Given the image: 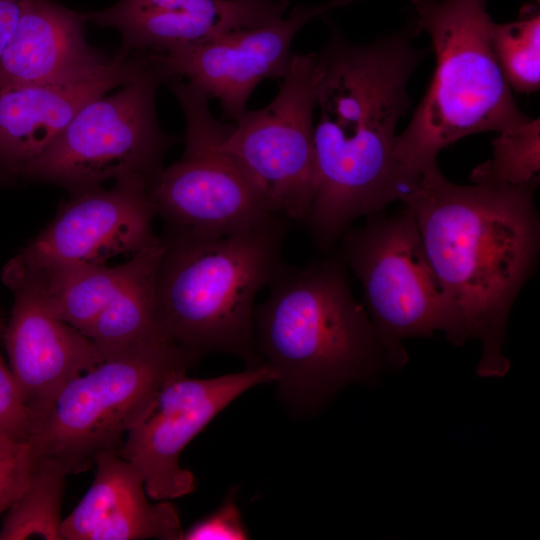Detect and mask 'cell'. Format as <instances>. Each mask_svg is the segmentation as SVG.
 Wrapping results in <instances>:
<instances>
[{"mask_svg":"<svg viewBox=\"0 0 540 540\" xmlns=\"http://www.w3.org/2000/svg\"><path fill=\"white\" fill-rule=\"evenodd\" d=\"M431 40L435 70L395 153L409 171L438 167V153L463 137L501 132L531 119L514 101L494 57L487 0H410Z\"/></svg>","mask_w":540,"mask_h":540,"instance_id":"obj_5","label":"cell"},{"mask_svg":"<svg viewBox=\"0 0 540 540\" xmlns=\"http://www.w3.org/2000/svg\"><path fill=\"white\" fill-rule=\"evenodd\" d=\"M492 156L473 169V184L535 188L540 173L539 118L498 132L492 142Z\"/></svg>","mask_w":540,"mask_h":540,"instance_id":"obj_23","label":"cell"},{"mask_svg":"<svg viewBox=\"0 0 540 540\" xmlns=\"http://www.w3.org/2000/svg\"><path fill=\"white\" fill-rule=\"evenodd\" d=\"M288 0H119L82 13L85 22L117 30L119 53H164L199 45L234 30L281 19Z\"/></svg>","mask_w":540,"mask_h":540,"instance_id":"obj_14","label":"cell"},{"mask_svg":"<svg viewBox=\"0 0 540 540\" xmlns=\"http://www.w3.org/2000/svg\"><path fill=\"white\" fill-rule=\"evenodd\" d=\"M25 0H0V59L15 31Z\"/></svg>","mask_w":540,"mask_h":540,"instance_id":"obj_27","label":"cell"},{"mask_svg":"<svg viewBox=\"0 0 540 540\" xmlns=\"http://www.w3.org/2000/svg\"><path fill=\"white\" fill-rule=\"evenodd\" d=\"M354 1L299 4L287 18L234 30L203 44L151 55L163 83L170 79L191 83L210 100L220 103L224 119L236 122L246 113L248 99L262 80L285 76L296 33L314 17Z\"/></svg>","mask_w":540,"mask_h":540,"instance_id":"obj_13","label":"cell"},{"mask_svg":"<svg viewBox=\"0 0 540 540\" xmlns=\"http://www.w3.org/2000/svg\"><path fill=\"white\" fill-rule=\"evenodd\" d=\"M82 13L50 0H25L0 59V90L72 84L93 79L113 64L89 45Z\"/></svg>","mask_w":540,"mask_h":540,"instance_id":"obj_17","label":"cell"},{"mask_svg":"<svg viewBox=\"0 0 540 540\" xmlns=\"http://www.w3.org/2000/svg\"><path fill=\"white\" fill-rule=\"evenodd\" d=\"M4 180V178L0 177V181Z\"/></svg>","mask_w":540,"mask_h":540,"instance_id":"obj_29","label":"cell"},{"mask_svg":"<svg viewBox=\"0 0 540 540\" xmlns=\"http://www.w3.org/2000/svg\"><path fill=\"white\" fill-rule=\"evenodd\" d=\"M94 480L62 521L63 540H182L177 508L168 500L152 504L137 470L118 450L94 456Z\"/></svg>","mask_w":540,"mask_h":540,"instance_id":"obj_18","label":"cell"},{"mask_svg":"<svg viewBox=\"0 0 540 540\" xmlns=\"http://www.w3.org/2000/svg\"><path fill=\"white\" fill-rule=\"evenodd\" d=\"M269 289L255 307L254 348L287 410L311 414L344 386L375 379L383 349L342 258L286 265Z\"/></svg>","mask_w":540,"mask_h":540,"instance_id":"obj_3","label":"cell"},{"mask_svg":"<svg viewBox=\"0 0 540 540\" xmlns=\"http://www.w3.org/2000/svg\"><path fill=\"white\" fill-rule=\"evenodd\" d=\"M275 380L274 371L263 363L207 379L178 373L163 384L152 410L127 432L118 453L140 474L150 498L188 495L195 478L180 465L186 446L240 395Z\"/></svg>","mask_w":540,"mask_h":540,"instance_id":"obj_11","label":"cell"},{"mask_svg":"<svg viewBox=\"0 0 540 540\" xmlns=\"http://www.w3.org/2000/svg\"><path fill=\"white\" fill-rule=\"evenodd\" d=\"M285 216L216 237L167 232L156 280L162 334L200 356L228 353L260 365L254 348L256 296L286 267Z\"/></svg>","mask_w":540,"mask_h":540,"instance_id":"obj_4","label":"cell"},{"mask_svg":"<svg viewBox=\"0 0 540 540\" xmlns=\"http://www.w3.org/2000/svg\"><path fill=\"white\" fill-rule=\"evenodd\" d=\"M200 357L160 340L104 359L67 383L33 422L27 441L35 458L67 474L87 470L97 453L119 450L123 436L152 410L163 384Z\"/></svg>","mask_w":540,"mask_h":540,"instance_id":"obj_6","label":"cell"},{"mask_svg":"<svg viewBox=\"0 0 540 540\" xmlns=\"http://www.w3.org/2000/svg\"><path fill=\"white\" fill-rule=\"evenodd\" d=\"M494 57L506 83L519 93L536 92L540 86V10L526 4L516 20L495 23L490 29Z\"/></svg>","mask_w":540,"mask_h":540,"instance_id":"obj_22","label":"cell"},{"mask_svg":"<svg viewBox=\"0 0 540 540\" xmlns=\"http://www.w3.org/2000/svg\"><path fill=\"white\" fill-rule=\"evenodd\" d=\"M277 95L229 125L221 148L236 158L275 212L304 223L315 192L316 53H293Z\"/></svg>","mask_w":540,"mask_h":540,"instance_id":"obj_10","label":"cell"},{"mask_svg":"<svg viewBox=\"0 0 540 540\" xmlns=\"http://www.w3.org/2000/svg\"><path fill=\"white\" fill-rule=\"evenodd\" d=\"M150 181L130 175L77 194L7 264L20 269L99 265L155 243Z\"/></svg>","mask_w":540,"mask_h":540,"instance_id":"obj_12","label":"cell"},{"mask_svg":"<svg viewBox=\"0 0 540 540\" xmlns=\"http://www.w3.org/2000/svg\"><path fill=\"white\" fill-rule=\"evenodd\" d=\"M32 422L18 383L0 356V437L27 441Z\"/></svg>","mask_w":540,"mask_h":540,"instance_id":"obj_25","label":"cell"},{"mask_svg":"<svg viewBox=\"0 0 540 540\" xmlns=\"http://www.w3.org/2000/svg\"><path fill=\"white\" fill-rule=\"evenodd\" d=\"M148 53L114 55L103 74L78 83L0 90L1 176H18L91 100L124 85L148 63Z\"/></svg>","mask_w":540,"mask_h":540,"instance_id":"obj_16","label":"cell"},{"mask_svg":"<svg viewBox=\"0 0 540 540\" xmlns=\"http://www.w3.org/2000/svg\"><path fill=\"white\" fill-rule=\"evenodd\" d=\"M125 272L126 262L34 269L6 264L2 280L10 289L29 290L56 317L83 332L108 305Z\"/></svg>","mask_w":540,"mask_h":540,"instance_id":"obj_20","label":"cell"},{"mask_svg":"<svg viewBox=\"0 0 540 540\" xmlns=\"http://www.w3.org/2000/svg\"><path fill=\"white\" fill-rule=\"evenodd\" d=\"M249 538V533L233 495H229L218 509L183 532L184 540H244Z\"/></svg>","mask_w":540,"mask_h":540,"instance_id":"obj_26","label":"cell"},{"mask_svg":"<svg viewBox=\"0 0 540 540\" xmlns=\"http://www.w3.org/2000/svg\"><path fill=\"white\" fill-rule=\"evenodd\" d=\"M165 83L186 121L181 159L163 167L149 184L156 215L165 220L168 232L223 236L279 214L239 161L221 148L229 125L213 117L210 98L183 79Z\"/></svg>","mask_w":540,"mask_h":540,"instance_id":"obj_9","label":"cell"},{"mask_svg":"<svg viewBox=\"0 0 540 540\" xmlns=\"http://www.w3.org/2000/svg\"><path fill=\"white\" fill-rule=\"evenodd\" d=\"M339 238L341 258L359 280L367 313L383 349L385 364L408 361L402 342L443 331L460 346L465 321L447 294L424 249L412 210L370 215Z\"/></svg>","mask_w":540,"mask_h":540,"instance_id":"obj_7","label":"cell"},{"mask_svg":"<svg viewBox=\"0 0 540 540\" xmlns=\"http://www.w3.org/2000/svg\"><path fill=\"white\" fill-rule=\"evenodd\" d=\"M67 475L55 463L36 459L28 486L5 512L0 540H63L60 509Z\"/></svg>","mask_w":540,"mask_h":540,"instance_id":"obj_21","label":"cell"},{"mask_svg":"<svg viewBox=\"0 0 540 540\" xmlns=\"http://www.w3.org/2000/svg\"><path fill=\"white\" fill-rule=\"evenodd\" d=\"M164 249L160 238L130 256L110 302L82 332L104 359L135 346L168 340L156 314V280Z\"/></svg>","mask_w":540,"mask_h":540,"instance_id":"obj_19","label":"cell"},{"mask_svg":"<svg viewBox=\"0 0 540 540\" xmlns=\"http://www.w3.org/2000/svg\"><path fill=\"white\" fill-rule=\"evenodd\" d=\"M149 56V63L117 92L84 105L18 176L64 187L71 194L130 175L151 182L178 138L160 127L156 92L163 79Z\"/></svg>","mask_w":540,"mask_h":540,"instance_id":"obj_8","label":"cell"},{"mask_svg":"<svg viewBox=\"0 0 540 540\" xmlns=\"http://www.w3.org/2000/svg\"><path fill=\"white\" fill-rule=\"evenodd\" d=\"M35 464L28 441L0 437V515L26 489Z\"/></svg>","mask_w":540,"mask_h":540,"instance_id":"obj_24","label":"cell"},{"mask_svg":"<svg viewBox=\"0 0 540 540\" xmlns=\"http://www.w3.org/2000/svg\"><path fill=\"white\" fill-rule=\"evenodd\" d=\"M11 290L14 303L2 338L34 422L67 383L104 358L87 336L56 317L35 294L21 287Z\"/></svg>","mask_w":540,"mask_h":540,"instance_id":"obj_15","label":"cell"},{"mask_svg":"<svg viewBox=\"0 0 540 540\" xmlns=\"http://www.w3.org/2000/svg\"><path fill=\"white\" fill-rule=\"evenodd\" d=\"M420 33L415 17L368 44L332 28L316 53V186L304 223L320 248L420 185L422 176L395 153L396 127L411 105L408 82L428 52L412 43Z\"/></svg>","mask_w":540,"mask_h":540,"instance_id":"obj_1","label":"cell"},{"mask_svg":"<svg viewBox=\"0 0 540 540\" xmlns=\"http://www.w3.org/2000/svg\"><path fill=\"white\" fill-rule=\"evenodd\" d=\"M535 188L458 185L439 167L421 177L403 202L413 212L427 256L461 313L468 339H478L481 377H502L512 305L535 269L540 223Z\"/></svg>","mask_w":540,"mask_h":540,"instance_id":"obj_2","label":"cell"},{"mask_svg":"<svg viewBox=\"0 0 540 540\" xmlns=\"http://www.w3.org/2000/svg\"><path fill=\"white\" fill-rule=\"evenodd\" d=\"M5 324L2 322V319L0 317V336H2L4 331Z\"/></svg>","mask_w":540,"mask_h":540,"instance_id":"obj_28","label":"cell"}]
</instances>
